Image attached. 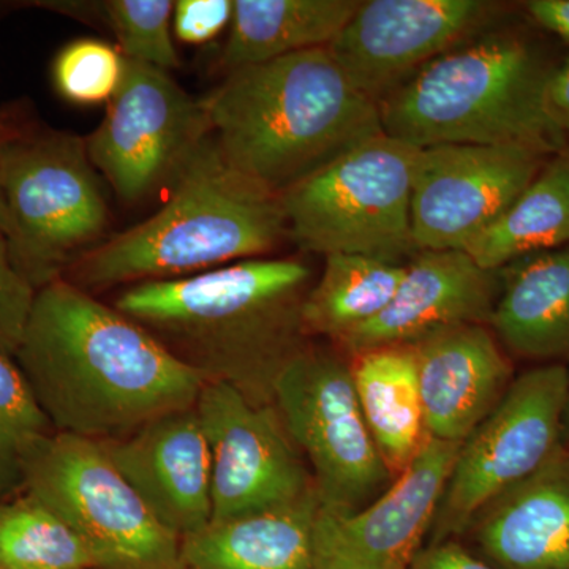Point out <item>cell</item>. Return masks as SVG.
Masks as SVG:
<instances>
[{"mask_svg":"<svg viewBox=\"0 0 569 569\" xmlns=\"http://www.w3.org/2000/svg\"><path fill=\"white\" fill-rule=\"evenodd\" d=\"M233 0H178L174 2V33L189 44L212 40L233 20Z\"/></svg>","mask_w":569,"mask_h":569,"instance_id":"obj_31","label":"cell"},{"mask_svg":"<svg viewBox=\"0 0 569 569\" xmlns=\"http://www.w3.org/2000/svg\"><path fill=\"white\" fill-rule=\"evenodd\" d=\"M201 102L228 163L279 194L383 133L328 47L228 71Z\"/></svg>","mask_w":569,"mask_h":569,"instance_id":"obj_3","label":"cell"},{"mask_svg":"<svg viewBox=\"0 0 569 569\" xmlns=\"http://www.w3.org/2000/svg\"><path fill=\"white\" fill-rule=\"evenodd\" d=\"M348 359L362 417L396 479L427 438L417 353L410 346L381 347Z\"/></svg>","mask_w":569,"mask_h":569,"instance_id":"obj_22","label":"cell"},{"mask_svg":"<svg viewBox=\"0 0 569 569\" xmlns=\"http://www.w3.org/2000/svg\"><path fill=\"white\" fill-rule=\"evenodd\" d=\"M567 389L563 362L533 367L515 377L492 413L460 445L429 542L462 538L482 508L563 447Z\"/></svg>","mask_w":569,"mask_h":569,"instance_id":"obj_10","label":"cell"},{"mask_svg":"<svg viewBox=\"0 0 569 569\" xmlns=\"http://www.w3.org/2000/svg\"><path fill=\"white\" fill-rule=\"evenodd\" d=\"M104 20L129 61L170 71L181 66L171 39V0H110L102 2Z\"/></svg>","mask_w":569,"mask_h":569,"instance_id":"obj_28","label":"cell"},{"mask_svg":"<svg viewBox=\"0 0 569 569\" xmlns=\"http://www.w3.org/2000/svg\"><path fill=\"white\" fill-rule=\"evenodd\" d=\"M13 359L54 432L93 441L194 407L206 385L141 325L66 279L37 291Z\"/></svg>","mask_w":569,"mask_h":569,"instance_id":"obj_1","label":"cell"},{"mask_svg":"<svg viewBox=\"0 0 569 569\" xmlns=\"http://www.w3.org/2000/svg\"><path fill=\"white\" fill-rule=\"evenodd\" d=\"M36 295L11 263L7 236L0 230V353L11 359L21 346Z\"/></svg>","mask_w":569,"mask_h":569,"instance_id":"obj_30","label":"cell"},{"mask_svg":"<svg viewBox=\"0 0 569 569\" xmlns=\"http://www.w3.org/2000/svg\"><path fill=\"white\" fill-rule=\"evenodd\" d=\"M26 122L28 121L18 114V110L0 111V148H2L3 142L10 140L14 133L20 132ZM0 230H2L6 236L10 234V219L9 213H7L6 204H3L2 194H0Z\"/></svg>","mask_w":569,"mask_h":569,"instance_id":"obj_35","label":"cell"},{"mask_svg":"<svg viewBox=\"0 0 569 569\" xmlns=\"http://www.w3.org/2000/svg\"><path fill=\"white\" fill-rule=\"evenodd\" d=\"M212 133L208 112L164 70L126 59L102 123L86 137L93 168L127 203L170 183L187 157Z\"/></svg>","mask_w":569,"mask_h":569,"instance_id":"obj_11","label":"cell"},{"mask_svg":"<svg viewBox=\"0 0 569 569\" xmlns=\"http://www.w3.org/2000/svg\"><path fill=\"white\" fill-rule=\"evenodd\" d=\"M568 372V389H567V402H565L563 413V432H561V445L563 448L569 449V359L567 365Z\"/></svg>","mask_w":569,"mask_h":569,"instance_id":"obj_36","label":"cell"},{"mask_svg":"<svg viewBox=\"0 0 569 569\" xmlns=\"http://www.w3.org/2000/svg\"><path fill=\"white\" fill-rule=\"evenodd\" d=\"M526 10L541 28L569 41V0H530Z\"/></svg>","mask_w":569,"mask_h":569,"instance_id":"obj_34","label":"cell"},{"mask_svg":"<svg viewBox=\"0 0 569 569\" xmlns=\"http://www.w3.org/2000/svg\"><path fill=\"white\" fill-rule=\"evenodd\" d=\"M500 9L486 0H367L328 48L355 88L378 103L477 37Z\"/></svg>","mask_w":569,"mask_h":569,"instance_id":"obj_14","label":"cell"},{"mask_svg":"<svg viewBox=\"0 0 569 569\" xmlns=\"http://www.w3.org/2000/svg\"><path fill=\"white\" fill-rule=\"evenodd\" d=\"M317 490L287 505L227 520L181 539L182 569H316Z\"/></svg>","mask_w":569,"mask_h":569,"instance_id":"obj_21","label":"cell"},{"mask_svg":"<svg viewBox=\"0 0 569 569\" xmlns=\"http://www.w3.org/2000/svg\"><path fill=\"white\" fill-rule=\"evenodd\" d=\"M489 328L507 353L531 361L569 359V244L512 261L498 271Z\"/></svg>","mask_w":569,"mask_h":569,"instance_id":"obj_20","label":"cell"},{"mask_svg":"<svg viewBox=\"0 0 569 569\" xmlns=\"http://www.w3.org/2000/svg\"><path fill=\"white\" fill-rule=\"evenodd\" d=\"M274 406L309 462L321 508L358 511L395 481L362 417L342 351L309 343L277 381Z\"/></svg>","mask_w":569,"mask_h":569,"instance_id":"obj_9","label":"cell"},{"mask_svg":"<svg viewBox=\"0 0 569 569\" xmlns=\"http://www.w3.org/2000/svg\"><path fill=\"white\" fill-rule=\"evenodd\" d=\"M100 443L164 529L182 539L211 522V459L194 407Z\"/></svg>","mask_w":569,"mask_h":569,"instance_id":"obj_17","label":"cell"},{"mask_svg":"<svg viewBox=\"0 0 569 569\" xmlns=\"http://www.w3.org/2000/svg\"><path fill=\"white\" fill-rule=\"evenodd\" d=\"M419 148L377 134L284 190L288 234L306 252L399 263L413 252L411 192Z\"/></svg>","mask_w":569,"mask_h":569,"instance_id":"obj_7","label":"cell"},{"mask_svg":"<svg viewBox=\"0 0 569 569\" xmlns=\"http://www.w3.org/2000/svg\"><path fill=\"white\" fill-rule=\"evenodd\" d=\"M546 107L553 126L565 137L569 134V56L549 74L546 86Z\"/></svg>","mask_w":569,"mask_h":569,"instance_id":"obj_33","label":"cell"},{"mask_svg":"<svg viewBox=\"0 0 569 569\" xmlns=\"http://www.w3.org/2000/svg\"><path fill=\"white\" fill-rule=\"evenodd\" d=\"M359 0H233L227 71L329 47L353 18Z\"/></svg>","mask_w":569,"mask_h":569,"instance_id":"obj_23","label":"cell"},{"mask_svg":"<svg viewBox=\"0 0 569 569\" xmlns=\"http://www.w3.org/2000/svg\"><path fill=\"white\" fill-rule=\"evenodd\" d=\"M24 492L82 539L97 569H182L181 538L153 518L100 441L44 438L26 467Z\"/></svg>","mask_w":569,"mask_h":569,"instance_id":"obj_8","label":"cell"},{"mask_svg":"<svg viewBox=\"0 0 569 569\" xmlns=\"http://www.w3.org/2000/svg\"><path fill=\"white\" fill-rule=\"evenodd\" d=\"M0 194L11 263L33 290L62 279L108 223L86 140L31 122L0 148Z\"/></svg>","mask_w":569,"mask_h":569,"instance_id":"obj_6","label":"cell"},{"mask_svg":"<svg viewBox=\"0 0 569 569\" xmlns=\"http://www.w3.org/2000/svg\"><path fill=\"white\" fill-rule=\"evenodd\" d=\"M427 436L463 443L515 380L507 351L486 325H463L413 346Z\"/></svg>","mask_w":569,"mask_h":569,"instance_id":"obj_18","label":"cell"},{"mask_svg":"<svg viewBox=\"0 0 569 569\" xmlns=\"http://www.w3.org/2000/svg\"><path fill=\"white\" fill-rule=\"evenodd\" d=\"M0 569H97V560L62 519L24 492L0 501Z\"/></svg>","mask_w":569,"mask_h":569,"instance_id":"obj_26","label":"cell"},{"mask_svg":"<svg viewBox=\"0 0 569 569\" xmlns=\"http://www.w3.org/2000/svg\"><path fill=\"white\" fill-rule=\"evenodd\" d=\"M468 533L497 569H569V449L490 501Z\"/></svg>","mask_w":569,"mask_h":569,"instance_id":"obj_19","label":"cell"},{"mask_svg":"<svg viewBox=\"0 0 569 569\" xmlns=\"http://www.w3.org/2000/svg\"><path fill=\"white\" fill-rule=\"evenodd\" d=\"M126 73V58L99 40L67 44L54 62V84L63 99L77 104L110 102Z\"/></svg>","mask_w":569,"mask_h":569,"instance_id":"obj_29","label":"cell"},{"mask_svg":"<svg viewBox=\"0 0 569 569\" xmlns=\"http://www.w3.org/2000/svg\"><path fill=\"white\" fill-rule=\"evenodd\" d=\"M51 433L20 367L0 353V501L24 493L29 459Z\"/></svg>","mask_w":569,"mask_h":569,"instance_id":"obj_27","label":"cell"},{"mask_svg":"<svg viewBox=\"0 0 569 569\" xmlns=\"http://www.w3.org/2000/svg\"><path fill=\"white\" fill-rule=\"evenodd\" d=\"M550 71L516 33L473 37L378 102L383 132L419 149L515 146L559 156L568 146L546 107Z\"/></svg>","mask_w":569,"mask_h":569,"instance_id":"obj_5","label":"cell"},{"mask_svg":"<svg viewBox=\"0 0 569 569\" xmlns=\"http://www.w3.org/2000/svg\"><path fill=\"white\" fill-rule=\"evenodd\" d=\"M159 212L78 257L62 279L81 290L181 279L271 252L288 234L282 198L247 178L206 137L171 179Z\"/></svg>","mask_w":569,"mask_h":569,"instance_id":"obj_4","label":"cell"},{"mask_svg":"<svg viewBox=\"0 0 569 569\" xmlns=\"http://www.w3.org/2000/svg\"><path fill=\"white\" fill-rule=\"evenodd\" d=\"M569 244V159L550 157L535 181L463 252L486 271Z\"/></svg>","mask_w":569,"mask_h":569,"instance_id":"obj_24","label":"cell"},{"mask_svg":"<svg viewBox=\"0 0 569 569\" xmlns=\"http://www.w3.org/2000/svg\"><path fill=\"white\" fill-rule=\"evenodd\" d=\"M563 152H565V156H567V157H568V159H569V148L565 149V151H563Z\"/></svg>","mask_w":569,"mask_h":569,"instance_id":"obj_37","label":"cell"},{"mask_svg":"<svg viewBox=\"0 0 569 569\" xmlns=\"http://www.w3.org/2000/svg\"><path fill=\"white\" fill-rule=\"evenodd\" d=\"M406 264L366 254H326L320 279L305 302L309 336L337 343L380 316L395 298Z\"/></svg>","mask_w":569,"mask_h":569,"instance_id":"obj_25","label":"cell"},{"mask_svg":"<svg viewBox=\"0 0 569 569\" xmlns=\"http://www.w3.org/2000/svg\"><path fill=\"white\" fill-rule=\"evenodd\" d=\"M550 157L515 146L419 149L411 192L415 249L463 250L496 222Z\"/></svg>","mask_w":569,"mask_h":569,"instance_id":"obj_13","label":"cell"},{"mask_svg":"<svg viewBox=\"0 0 569 569\" xmlns=\"http://www.w3.org/2000/svg\"><path fill=\"white\" fill-rule=\"evenodd\" d=\"M410 569H497L481 557L475 556L459 541L429 542L419 550Z\"/></svg>","mask_w":569,"mask_h":569,"instance_id":"obj_32","label":"cell"},{"mask_svg":"<svg viewBox=\"0 0 569 569\" xmlns=\"http://www.w3.org/2000/svg\"><path fill=\"white\" fill-rule=\"evenodd\" d=\"M194 410L211 459L212 520L287 507L316 490L274 403L258 406L233 387L206 383Z\"/></svg>","mask_w":569,"mask_h":569,"instance_id":"obj_12","label":"cell"},{"mask_svg":"<svg viewBox=\"0 0 569 569\" xmlns=\"http://www.w3.org/2000/svg\"><path fill=\"white\" fill-rule=\"evenodd\" d=\"M312 284L305 261L252 258L130 284L114 307L206 383L228 385L269 406L283 370L310 343L305 302Z\"/></svg>","mask_w":569,"mask_h":569,"instance_id":"obj_2","label":"cell"},{"mask_svg":"<svg viewBox=\"0 0 569 569\" xmlns=\"http://www.w3.org/2000/svg\"><path fill=\"white\" fill-rule=\"evenodd\" d=\"M498 293V271H486L463 250H421L406 264L387 309L336 346L353 358L373 348L413 347L458 326H489Z\"/></svg>","mask_w":569,"mask_h":569,"instance_id":"obj_16","label":"cell"},{"mask_svg":"<svg viewBox=\"0 0 569 569\" xmlns=\"http://www.w3.org/2000/svg\"><path fill=\"white\" fill-rule=\"evenodd\" d=\"M462 443L427 436L417 458L358 511L318 509L316 569H410L429 538Z\"/></svg>","mask_w":569,"mask_h":569,"instance_id":"obj_15","label":"cell"}]
</instances>
